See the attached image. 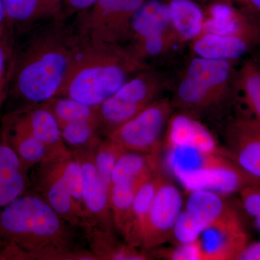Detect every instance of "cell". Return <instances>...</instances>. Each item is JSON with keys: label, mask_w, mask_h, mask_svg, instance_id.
<instances>
[{"label": "cell", "mask_w": 260, "mask_h": 260, "mask_svg": "<svg viewBox=\"0 0 260 260\" xmlns=\"http://www.w3.org/2000/svg\"><path fill=\"white\" fill-rule=\"evenodd\" d=\"M71 228L29 188L0 209V260H99L75 246Z\"/></svg>", "instance_id": "obj_1"}, {"label": "cell", "mask_w": 260, "mask_h": 260, "mask_svg": "<svg viewBox=\"0 0 260 260\" xmlns=\"http://www.w3.org/2000/svg\"><path fill=\"white\" fill-rule=\"evenodd\" d=\"M78 42L74 27L64 20H52L34 29L23 44H15L7 99L18 103L13 110L39 105L56 96Z\"/></svg>", "instance_id": "obj_2"}, {"label": "cell", "mask_w": 260, "mask_h": 260, "mask_svg": "<svg viewBox=\"0 0 260 260\" xmlns=\"http://www.w3.org/2000/svg\"><path fill=\"white\" fill-rule=\"evenodd\" d=\"M78 34L76 50L56 97L70 98L96 107L135 75L150 68L124 46Z\"/></svg>", "instance_id": "obj_3"}, {"label": "cell", "mask_w": 260, "mask_h": 260, "mask_svg": "<svg viewBox=\"0 0 260 260\" xmlns=\"http://www.w3.org/2000/svg\"><path fill=\"white\" fill-rule=\"evenodd\" d=\"M234 63L194 56L174 88V109L200 119L223 109L237 94Z\"/></svg>", "instance_id": "obj_4"}, {"label": "cell", "mask_w": 260, "mask_h": 260, "mask_svg": "<svg viewBox=\"0 0 260 260\" xmlns=\"http://www.w3.org/2000/svg\"><path fill=\"white\" fill-rule=\"evenodd\" d=\"M167 150L166 165L189 192L211 191L226 196L260 181L244 172L225 150L213 153L187 148Z\"/></svg>", "instance_id": "obj_5"}, {"label": "cell", "mask_w": 260, "mask_h": 260, "mask_svg": "<svg viewBox=\"0 0 260 260\" xmlns=\"http://www.w3.org/2000/svg\"><path fill=\"white\" fill-rule=\"evenodd\" d=\"M167 85L160 73L149 68L135 75L96 107L99 133L107 136L160 99Z\"/></svg>", "instance_id": "obj_6"}, {"label": "cell", "mask_w": 260, "mask_h": 260, "mask_svg": "<svg viewBox=\"0 0 260 260\" xmlns=\"http://www.w3.org/2000/svg\"><path fill=\"white\" fill-rule=\"evenodd\" d=\"M127 42L129 46L124 47L145 63L179 42L171 25L167 2L145 0L132 19Z\"/></svg>", "instance_id": "obj_7"}, {"label": "cell", "mask_w": 260, "mask_h": 260, "mask_svg": "<svg viewBox=\"0 0 260 260\" xmlns=\"http://www.w3.org/2000/svg\"><path fill=\"white\" fill-rule=\"evenodd\" d=\"M173 112L171 99L160 98L105 138L117 143L126 151L159 154Z\"/></svg>", "instance_id": "obj_8"}, {"label": "cell", "mask_w": 260, "mask_h": 260, "mask_svg": "<svg viewBox=\"0 0 260 260\" xmlns=\"http://www.w3.org/2000/svg\"><path fill=\"white\" fill-rule=\"evenodd\" d=\"M145 0H98L78 14L75 29L93 40L122 45L127 42L130 23Z\"/></svg>", "instance_id": "obj_9"}, {"label": "cell", "mask_w": 260, "mask_h": 260, "mask_svg": "<svg viewBox=\"0 0 260 260\" xmlns=\"http://www.w3.org/2000/svg\"><path fill=\"white\" fill-rule=\"evenodd\" d=\"M70 149L50 154L29 172L30 189L42 197L56 213L74 228L83 229L85 216L70 194L59 166L61 154Z\"/></svg>", "instance_id": "obj_10"}, {"label": "cell", "mask_w": 260, "mask_h": 260, "mask_svg": "<svg viewBox=\"0 0 260 260\" xmlns=\"http://www.w3.org/2000/svg\"><path fill=\"white\" fill-rule=\"evenodd\" d=\"M183 208L184 200L181 191L165 177L140 229L137 247L150 251L169 242Z\"/></svg>", "instance_id": "obj_11"}, {"label": "cell", "mask_w": 260, "mask_h": 260, "mask_svg": "<svg viewBox=\"0 0 260 260\" xmlns=\"http://www.w3.org/2000/svg\"><path fill=\"white\" fill-rule=\"evenodd\" d=\"M71 150L79 162L83 172L85 221L84 226L93 225L113 232L115 225L111 208L110 190L98 173L95 164V150L86 149H71Z\"/></svg>", "instance_id": "obj_12"}, {"label": "cell", "mask_w": 260, "mask_h": 260, "mask_svg": "<svg viewBox=\"0 0 260 260\" xmlns=\"http://www.w3.org/2000/svg\"><path fill=\"white\" fill-rule=\"evenodd\" d=\"M224 138L228 156L260 180V121L252 116L232 119L225 126Z\"/></svg>", "instance_id": "obj_13"}, {"label": "cell", "mask_w": 260, "mask_h": 260, "mask_svg": "<svg viewBox=\"0 0 260 260\" xmlns=\"http://www.w3.org/2000/svg\"><path fill=\"white\" fill-rule=\"evenodd\" d=\"M197 242L200 260H239L249 242L239 215L206 228Z\"/></svg>", "instance_id": "obj_14"}, {"label": "cell", "mask_w": 260, "mask_h": 260, "mask_svg": "<svg viewBox=\"0 0 260 260\" xmlns=\"http://www.w3.org/2000/svg\"><path fill=\"white\" fill-rule=\"evenodd\" d=\"M8 144L29 171L48 156V150L32 133L25 109L10 111L0 119Z\"/></svg>", "instance_id": "obj_15"}, {"label": "cell", "mask_w": 260, "mask_h": 260, "mask_svg": "<svg viewBox=\"0 0 260 260\" xmlns=\"http://www.w3.org/2000/svg\"><path fill=\"white\" fill-rule=\"evenodd\" d=\"M166 148H187L207 153H223L214 135L200 119L184 113H173L164 138Z\"/></svg>", "instance_id": "obj_16"}, {"label": "cell", "mask_w": 260, "mask_h": 260, "mask_svg": "<svg viewBox=\"0 0 260 260\" xmlns=\"http://www.w3.org/2000/svg\"><path fill=\"white\" fill-rule=\"evenodd\" d=\"M6 20L15 34L28 30L32 25L64 20L62 0H2Z\"/></svg>", "instance_id": "obj_17"}, {"label": "cell", "mask_w": 260, "mask_h": 260, "mask_svg": "<svg viewBox=\"0 0 260 260\" xmlns=\"http://www.w3.org/2000/svg\"><path fill=\"white\" fill-rule=\"evenodd\" d=\"M192 42L191 49L196 56L234 62L259 43L244 36L213 32H203Z\"/></svg>", "instance_id": "obj_18"}, {"label": "cell", "mask_w": 260, "mask_h": 260, "mask_svg": "<svg viewBox=\"0 0 260 260\" xmlns=\"http://www.w3.org/2000/svg\"><path fill=\"white\" fill-rule=\"evenodd\" d=\"M29 172L8 144L0 127V209L28 190Z\"/></svg>", "instance_id": "obj_19"}, {"label": "cell", "mask_w": 260, "mask_h": 260, "mask_svg": "<svg viewBox=\"0 0 260 260\" xmlns=\"http://www.w3.org/2000/svg\"><path fill=\"white\" fill-rule=\"evenodd\" d=\"M92 252L99 260L154 259L150 251L121 242L114 232L87 225L83 228Z\"/></svg>", "instance_id": "obj_20"}, {"label": "cell", "mask_w": 260, "mask_h": 260, "mask_svg": "<svg viewBox=\"0 0 260 260\" xmlns=\"http://www.w3.org/2000/svg\"><path fill=\"white\" fill-rule=\"evenodd\" d=\"M204 229L239 215L225 199V195L211 191H193L184 205Z\"/></svg>", "instance_id": "obj_21"}, {"label": "cell", "mask_w": 260, "mask_h": 260, "mask_svg": "<svg viewBox=\"0 0 260 260\" xmlns=\"http://www.w3.org/2000/svg\"><path fill=\"white\" fill-rule=\"evenodd\" d=\"M169 16L179 42H193L204 30L205 13L194 0H169Z\"/></svg>", "instance_id": "obj_22"}, {"label": "cell", "mask_w": 260, "mask_h": 260, "mask_svg": "<svg viewBox=\"0 0 260 260\" xmlns=\"http://www.w3.org/2000/svg\"><path fill=\"white\" fill-rule=\"evenodd\" d=\"M164 179L165 177L158 169L143 183L137 191L129 220L121 233L124 242L130 245L137 247V239L140 229L144 223L159 186Z\"/></svg>", "instance_id": "obj_23"}, {"label": "cell", "mask_w": 260, "mask_h": 260, "mask_svg": "<svg viewBox=\"0 0 260 260\" xmlns=\"http://www.w3.org/2000/svg\"><path fill=\"white\" fill-rule=\"evenodd\" d=\"M25 114L34 135L47 147L48 155L69 148L61 136L60 126L44 104L25 108Z\"/></svg>", "instance_id": "obj_24"}, {"label": "cell", "mask_w": 260, "mask_h": 260, "mask_svg": "<svg viewBox=\"0 0 260 260\" xmlns=\"http://www.w3.org/2000/svg\"><path fill=\"white\" fill-rule=\"evenodd\" d=\"M159 154L126 151L113 170L112 185L122 181L146 179L159 169Z\"/></svg>", "instance_id": "obj_25"}, {"label": "cell", "mask_w": 260, "mask_h": 260, "mask_svg": "<svg viewBox=\"0 0 260 260\" xmlns=\"http://www.w3.org/2000/svg\"><path fill=\"white\" fill-rule=\"evenodd\" d=\"M236 90L251 116L260 121V61H246L237 70Z\"/></svg>", "instance_id": "obj_26"}, {"label": "cell", "mask_w": 260, "mask_h": 260, "mask_svg": "<svg viewBox=\"0 0 260 260\" xmlns=\"http://www.w3.org/2000/svg\"><path fill=\"white\" fill-rule=\"evenodd\" d=\"M42 104L52 112L59 126L68 123L88 122L99 130L96 107L68 97H54Z\"/></svg>", "instance_id": "obj_27"}, {"label": "cell", "mask_w": 260, "mask_h": 260, "mask_svg": "<svg viewBox=\"0 0 260 260\" xmlns=\"http://www.w3.org/2000/svg\"><path fill=\"white\" fill-rule=\"evenodd\" d=\"M148 178L116 183L111 187L109 198L113 220L116 229L121 234L129 220L137 191Z\"/></svg>", "instance_id": "obj_28"}, {"label": "cell", "mask_w": 260, "mask_h": 260, "mask_svg": "<svg viewBox=\"0 0 260 260\" xmlns=\"http://www.w3.org/2000/svg\"><path fill=\"white\" fill-rule=\"evenodd\" d=\"M16 34L5 20L0 25V113L8 96L12 66H13Z\"/></svg>", "instance_id": "obj_29"}, {"label": "cell", "mask_w": 260, "mask_h": 260, "mask_svg": "<svg viewBox=\"0 0 260 260\" xmlns=\"http://www.w3.org/2000/svg\"><path fill=\"white\" fill-rule=\"evenodd\" d=\"M61 136L70 149L95 150L102 141L99 128L88 122L68 123L60 126Z\"/></svg>", "instance_id": "obj_30"}, {"label": "cell", "mask_w": 260, "mask_h": 260, "mask_svg": "<svg viewBox=\"0 0 260 260\" xmlns=\"http://www.w3.org/2000/svg\"><path fill=\"white\" fill-rule=\"evenodd\" d=\"M59 166L61 176L68 186L70 195L84 214L83 172L79 162L75 158L71 149H68L61 154Z\"/></svg>", "instance_id": "obj_31"}, {"label": "cell", "mask_w": 260, "mask_h": 260, "mask_svg": "<svg viewBox=\"0 0 260 260\" xmlns=\"http://www.w3.org/2000/svg\"><path fill=\"white\" fill-rule=\"evenodd\" d=\"M126 150L112 140L105 138L95 150V164L101 179L109 190L112 187L113 170L116 162Z\"/></svg>", "instance_id": "obj_32"}, {"label": "cell", "mask_w": 260, "mask_h": 260, "mask_svg": "<svg viewBox=\"0 0 260 260\" xmlns=\"http://www.w3.org/2000/svg\"><path fill=\"white\" fill-rule=\"evenodd\" d=\"M204 230V228L195 220L194 217L183 208L173 229L169 242H172L174 245L190 244L196 242Z\"/></svg>", "instance_id": "obj_33"}, {"label": "cell", "mask_w": 260, "mask_h": 260, "mask_svg": "<svg viewBox=\"0 0 260 260\" xmlns=\"http://www.w3.org/2000/svg\"><path fill=\"white\" fill-rule=\"evenodd\" d=\"M155 259L169 260H200L199 246L198 242L190 244L174 245L170 247H160L150 250Z\"/></svg>", "instance_id": "obj_34"}, {"label": "cell", "mask_w": 260, "mask_h": 260, "mask_svg": "<svg viewBox=\"0 0 260 260\" xmlns=\"http://www.w3.org/2000/svg\"><path fill=\"white\" fill-rule=\"evenodd\" d=\"M238 194L244 211L253 219L256 229L260 231V181L246 186Z\"/></svg>", "instance_id": "obj_35"}, {"label": "cell", "mask_w": 260, "mask_h": 260, "mask_svg": "<svg viewBox=\"0 0 260 260\" xmlns=\"http://www.w3.org/2000/svg\"><path fill=\"white\" fill-rule=\"evenodd\" d=\"M98 0H62L63 15L64 20L75 14L89 9Z\"/></svg>", "instance_id": "obj_36"}, {"label": "cell", "mask_w": 260, "mask_h": 260, "mask_svg": "<svg viewBox=\"0 0 260 260\" xmlns=\"http://www.w3.org/2000/svg\"><path fill=\"white\" fill-rule=\"evenodd\" d=\"M239 5L260 25V0H240Z\"/></svg>", "instance_id": "obj_37"}, {"label": "cell", "mask_w": 260, "mask_h": 260, "mask_svg": "<svg viewBox=\"0 0 260 260\" xmlns=\"http://www.w3.org/2000/svg\"><path fill=\"white\" fill-rule=\"evenodd\" d=\"M239 260H260V240L248 243Z\"/></svg>", "instance_id": "obj_38"}, {"label": "cell", "mask_w": 260, "mask_h": 260, "mask_svg": "<svg viewBox=\"0 0 260 260\" xmlns=\"http://www.w3.org/2000/svg\"><path fill=\"white\" fill-rule=\"evenodd\" d=\"M197 3L201 5L202 3H208V5L215 4V3H228V4L234 5L235 3L239 5L240 0H194Z\"/></svg>", "instance_id": "obj_39"}, {"label": "cell", "mask_w": 260, "mask_h": 260, "mask_svg": "<svg viewBox=\"0 0 260 260\" xmlns=\"http://www.w3.org/2000/svg\"><path fill=\"white\" fill-rule=\"evenodd\" d=\"M5 20H6V15H5L4 5L2 0H0V25L4 23Z\"/></svg>", "instance_id": "obj_40"}]
</instances>
